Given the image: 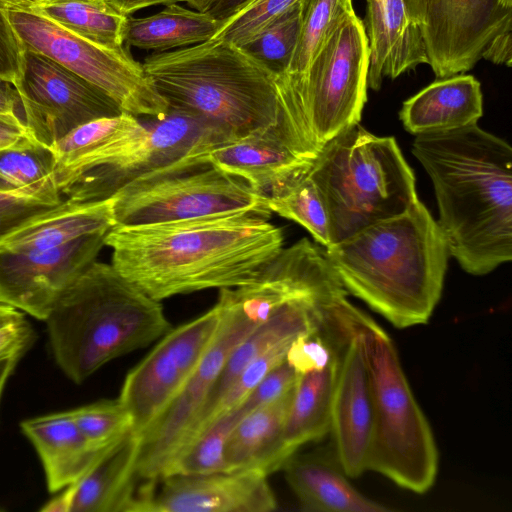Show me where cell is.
<instances>
[{
  "label": "cell",
  "mask_w": 512,
  "mask_h": 512,
  "mask_svg": "<svg viewBox=\"0 0 512 512\" xmlns=\"http://www.w3.org/2000/svg\"><path fill=\"white\" fill-rule=\"evenodd\" d=\"M298 377L295 370L284 361L269 371L239 406L248 414L273 402L292 390Z\"/></svg>",
  "instance_id": "ab89813d"
},
{
  "label": "cell",
  "mask_w": 512,
  "mask_h": 512,
  "mask_svg": "<svg viewBox=\"0 0 512 512\" xmlns=\"http://www.w3.org/2000/svg\"><path fill=\"white\" fill-rule=\"evenodd\" d=\"M211 309L171 328L123 382L119 400L132 416V432L141 436L183 389L210 346L221 321Z\"/></svg>",
  "instance_id": "5bb4252c"
},
{
  "label": "cell",
  "mask_w": 512,
  "mask_h": 512,
  "mask_svg": "<svg viewBox=\"0 0 512 512\" xmlns=\"http://www.w3.org/2000/svg\"><path fill=\"white\" fill-rule=\"evenodd\" d=\"M117 10L125 15H130L141 9L154 5H169L185 0H108Z\"/></svg>",
  "instance_id": "f6af8a7d"
},
{
  "label": "cell",
  "mask_w": 512,
  "mask_h": 512,
  "mask_svg": "<svg viewBox=\"0 0 512 512\" xmlns=\"http://www.w3.org/2000/svg\"><path fill=\"white\" fill-rule=\"evenodd\" d=\"M421 30L436 78L465 73L496 36L512 31V6L500 0H423Z\"/></svg>",
  "instance_id": "9a60e30c"
},
{
  "label": "cell",
  "mask_w": 512,
  "mask_h": 512,
  "mask_svg": "<svg viewBox=\"0 0 512 512\" xmlns=\"http://www.w3.org/2000/svg\"><path fill=\"white\" fill-rule=\"evenodd\" d=\"M250 0H213L208 12L219 21H223L241 9Z\"/></svg>",
  "instance_id": "bcb514c9"
},
{
  "label": "cell",
  "mask_w": 512,
  "mask_h": 512,
  "mask_svg": "<svg viewBox=\"0 0 512 512\" xmlns=\"http://www.w3.org/2000/svg\"><path fill=\"white\" fill-rule=\"evenodd\" d=\"M353 10L352 0H302L300 33L287 73L302 75L326 37Z\"/></svg>",
  "instance_id": "836d02e7"
},
{
  "label": "cell",
  "mask_w": 512,
  "mask_h": 512,
  "mask_svg": "<svg viewBox=\"0 0 512 512\" xmlns=\"http://www.w3.org/2000/svg\"><path fill=\"white\" fill-rule=\"evenodd\" d=\"M409 18L420 27L423 22V0H402Z\"/></svg>",
  "instance_id": "c3c4849f"
},
{
  "label": "cell",
  "mask_w": 512,
  "mask_h": 512,
  "mask_svg": "<svg viewBox=\"0 0 512 512\" xmlns=\"http://www.w3.org/2000/svg\"><path fill=\"white\" fill-rule=\"evenodd\" d=\"M294 388L252 410L236 424L224 449L227 472L250 471L268 477L282 469L295 454L285 442V425Z\"/></svg>",
  "instance_id": "603a6c76"
},
{
  "label": "cell",
  "mask_w": 512,
  "mask_h": 512,
  "mask_svg": "<svg viewBox=\"0 0 512 512\" xmlns=\"http://www.w3.org/2000/svg\"><path fill=\"white\" fill-rule=\"evenodd\" d=\"M10 25L22 48L59 63L138 118L164 115L169 105L124 46L99 45L67 30L30 8L8 7Z\"/></svg>",
  "instance_id": "9c48e42d"
},
{
  "label": "cell",
  "mask_w": 512,
  "mask_h": 512,
  "mask_svg": "<svg viewBox=\"0 0 512 512\" xmlns=\"http://www.w3.org/2000/svg\"><path fill=\"white\" fill-rule=\"evenodd\" d=\"M140 119L146 126L143 138L114 165L70 188L64 194L65 199L76 202L102 200L134 181L207 166L208 152L232 139L204 120L171 107L162 116Z\"/></svg>",
  "instance_id": "8fae6325"
},
{
  "label": "cell",
  "mask_w": 512,
  "mask_h": 512,
  "mask_svg": "<svg viewBox=\"0 0 512 512\" xmlns=\"http://www.w3.org/2000/svg\"><path fill=\"white\" fill-rule=\"evenodd\" d=\"M19 314L20 312L18 310L9 305L4 307L0 310V325Z\"/></svg>",
  "instance_id": "f907efd6"
},
{
  "label": "cell",
  "mask_w": 512,
  "mask_h": 512,
  "mask_svg": "<svg viewBox=\"0 0 512 512\" xmlns=\"http://www.w3.org/2000/svg\"><path fill=\"white\" fill-rule=\"evenodd\" d=\"M62 202H54L27 191L0 190V243L19 229L48 214Z\"/></svg>",
  "instance_id": "f35d334b"
},
{
  "label": "cell",
  "mask_w": 512,
  "mask_h": 512,
  "mask_svg": "<svg viewBox=\"0 0 512 512\" xmlns=\"http://www.w3.org/2000/svg\"><path fill=\"white\" fill-rule=\"evenodd\" d=\"M20 428L41 460L51 493L78 481L106 448L90 444L70 410L26 419Z\"/></svg>",
  "instance_id": "d4e9b609"
},
{
  "label": "cell",
  "mask_w": 512,
  "mask_h": 512,
  "mask_svg": "<svg viewBox=\"0 0 512 512\" xmlns=\"http://www.w3.org/2000/svg\"><path fill=\"white\" fill-rule=\"evenodd\" d=\"M70 1H77V0H37V4L63 3V2H70Z\"/></svg>",
  "instance_id": "f5cc1de1"
},
{
  "label": "cell",
  "mask_w": 512,
  "mask_h": 512,
  "mask_svg": "<svg viewBox=\"0 0 512 512\" xmlns=\"http://www.w3.org/2000/svg\"><path fill=\"white\" fill-rule=\"evenodd\" d=\"M368 66V39L353 10L326 37L302 75L276 76L278 130L297 155L315 159L327 141L360 123Z\"/></svg>",
  "instance_id": "8992f818"
},
{
  "label": "cell",
  "mask_w": 512,
  "mask_h": 512,
  "mask_svg": "<svg viewBox=\"0 0 512 512\" xmlns=\"http://www.w3.org/2000/svg\"><path fill=\"white\" fill-rule=\"evenodd\" d=\"M500 1H502L506 5L512 6V0H500Z\"/></svg>",
  "instance_id": "db71d44e"
},
{
  "label": "cell",
  "mask_w": 512,
  "mask_h": 512,
  "mask_svg": "<svg viewBox=\"0 0 512 512\" xmlns=\"http://www.w3.org/2000/svg\"><path fill=\"white\" fill-rule=\"evenodd\" d=\"M92 446L103 449L132 431V416L118 399L101 400L70 410Z\"/></svg>",
  "instance_id": "d590c367"
},
{
  "label": "cell",
  "mask_w": 512,
  "mask_h": 512,
  "mask_svg": "<svg viewBox=\"0 0 512 512\" xmlns=\"http://www.w3.org/2000/svg\"><path fill=\"white\" fill-rule=\"evenodd\" d=\"M26 128L17 115L0 114V150H4L28 139Z\"/></svg>",
  "instance_id": "7bdbcfd3"
},
{
  "label": "cell",
  "mask_w": 512,
  "mask_h": 512,
  "mask_svg": "<svg viewBox=\"0 0 512 512\" xmlns=\"http://www.w3.org/2000/svg\"><path fill=\"white\" fill-rule=\"evenodd\" d=\"M115 225L112 197L86 202L64 199L48 214L7 237L0 243V250H46L84 236L108 233Z\"/></svg>",
  "instance_id": "4316f807"
},
{
  "label": "cell",
  "mask_w": 512,
  "mask_h": 512,
  "mask_svg": "<svg viewBox=\"0 0 512 512\" xmlns=\"http://www.w3.org/2000/svg\"><path fill=\"white\" fill-rule=\"evenodd\" d=\"M7 8L0 1V77L12 84L19 74L22 47L10 25Z\"/></svg>",
  "instance_id": "b9f144b4"
},
{
  "label": "cell",
  "mask_w": 512,
  "mask_h": 512,
  "mask_svg": "<svg viewBox=\"0 0 512 512\" xmlns=\"http://www.w3.org/2000/svg\"><path fill=\"white\" fill-rule=\"evenodd\" d=\"M302 19V0L280 15L256 37L242 46L276 75L288 71Z\"/></svg>",
  "instance_id": "e575fe53"
},
{
  "label": "cell",
  "mask_w": 512,
  "mask_h": 512,
  "mask_svg": "<svg viewBox=\"0 0 512 512\" xmlns=\"http://www.w3.org/2000/svg\"><path fill=\"white\" fill-rule=\"evenodd\" d=\"M349 303L345 298L341 305L348 336L340 353L329 432L337 463L348 477L355 478L367 470L373 402L361 340L348 316Z\"/></svg>",
  "instance_id": "ac0fdd59"
},
{
  "label": "cell",
  "mask_w": 512,
  "mask_h": 512,
  "mask_svg": "<svg viewBox=\"0 0 512 512\" xmlns=\"http://www.w3.org/2000/svg\"><path fill=\"white\" fill-rule=\"evenodd\" d=\"M106 235L40 251L0 250V301L45 321L61 295L95 261Z\"/></svg>",
  "instance_id": "2e32d148"
},
{
  "label": "cell",
  "mask_w": 512,
  "mask_h": 512,
  "mask_svg": "<svg viewBox=\"0 0 512 512\" xmlns=\"http://www.w3.org/2000/svg\"><path fill=\"white\" fill-rule=\"evenodd\" d=\"M30 9L78 36L102 46H124L127 15L108 0L36 4Z\"/></svg>",
  "instance_id": "f546056e"
},
{
  "label": "cell",
  "mask_w": 512,
  "mask_h": 512,
  "mask_svg": "<svg viewBox=\"0 0 512 512\" xmlns=\"http://www.w3.org/2000/svg\"><path fill=\"white\" fill-rule=\"evenodd\" d=\"M20 358H21V356H13L11 358H8V359L0 362V399L3 394L5 385L9 379L10 375L13 373Z\"/></svg>",
  "instance_id": "7dc6e473"
},
{
  "label": "cell",
  "mask_w": 512,
  "mask_h": 512,
  "mask_svg": "<svg viewBox=\"0 0 512 512\" xmlns=\"http://www.w3.org/2000/svg\"><path fill=\"white\" fill-rule=\"evenodd\" d=\"M140 437L132 431L98 455L83 476L47 502L42 511L128 512L135 495Z\"/></svg>",
  "instance_id": "ffe728a7"
},
{
  "label": "cell",
  "mask_w": 512,
  "mask_h": 512,
  "mask_svg": "<svg viewBox=\"0 0 512 512\" xmlns=\"http://www.w3.org/2000/svg\"><path fill=\"white\" fill-rule=\"evenodd\" d=\"M51 148L28 138L18 145L0 150V190L27 191L54 202H62L54 177Z\"/></svg>",
  "instance_id": "4dcf8cb0"
},
{
  "label": "cell",
  "mask_w": 512,
  "mask_h": 512,
  "mask_svg": "<svg viewBox=\"0 0 512 512\" xmlns=\"http://www.w3.org/2000/svg\"><path fill=\"white\" fill-rule=\"evenodd\" d=\"M348 316L361 340L373 402L367 470L423 494L438 473L439 454L432 429L389 334L351 303Z\"/></svg>",
  "instance_id": "ba28073f"
},
{
  "label": "cell",
  "mask_w": 512,
  "mask_h": 512,
  "mask_svg": "<svg viewBox=\"0 0 512 512\" xmlns=\"http://www.w3.org/2000/svg\"><path fill=\"white\" fill-rule=\"evenodd\" d=\"M35 339V333L23 314L0 325V362L13 356H23Z\"/></svg>",
  "instance_id": "60d3db41"
},
{
  "label": "cell",
  "mask_w": 512,
  "mask_h": 512,
  "mask_svg": "<svg viewBox=\"0 0 512 512\" xmlns=\"http://www.w3.org/2000/svg\"><path fill=\"white\" fill-rule=\"evenodd\" d=\"M6 82H8V81H6V80H4V79L0 78V85L4 84V83H6Z\"/></svg>",
  "instance_id": "9f6ffc18"
},
{
  "label": "cell",
  "mask_w": 512,
  "mask_h": 512,
  "mask_svg": "<svg viewBox=\"0 0 512 512\" xmlns=\"http://www.w3.org/2000/svg\"><path fill=\"white\" fill-rule=\"evenodd\" d=\"M220 21L208 12L178 3L146 17H127L124 44L142 50L166 52L210 40Z\"/></svg>",
  "instance_id": "83f0119b"
},
{
  "label": "cell",
  "mask_w": 512,
  "mask_h": 512,
  "mask_svg": "<svg viewBox=\"0 0 512 512\" xmlns=\"http://www.w3.org/2000/svg\"><path fill=\"white\" fill-rule=\"evenodd\" d=\"M7 7L31 8L37 4V0H0Z\"/></svg>",
  "instance_id": "681fc988"
},
{
  "label": "cell",
  "mask_w": 512,
  "mask_h": 512,
  "mask_svg": "<svg viewBox=\"0 0 512 512\" xmlns=\"http://www.w3.org/2000/svg\"><path fill=\"white\" fill-rule=\"evenodd\" d=\"M347 293L398 329L426 324L440 300L450 256L427 208L368 226L324 248Z\"/></svg>",
  "instance_id": "3957f363"
},
{
  "label": "cell",
  "mask_w": 512,
  "mask_h": 512,
  "mask_svg": "<svg viewBox=\"0 0 512 512\" xmlns=\"http://www.w3.org/2000/svg\"><path fill=\"white\" fill-rule=\"evenodd\" d=\"M245 415L238 405L213 420L176 455L163 476L226 472L225 445L231 431Z\"/></svg>",
  "instance_id": "1f68e13d"
},
{
  "label": "cell",
  "mask_w": 512,
  "mask_h": 512,
  "mask_svg": "<svg viewBox=\"0 0 512 512\" xmlns=\"http://www.w3.org/2000/svg\"><path fill=\"white\" fill-rule=\"evenodd\" d=\"M45 322L57 365L77 384L171 329L160 301L112 264L97 261L61 295Z\"/></svg>",
  "instance_id": "277c9868"
},
{
  "label": "cell",
  "mask_w": 512,
  "mask_h": 512,
  "mask_svg": "<svg viewBox=\"0 0 512 512\" xmlns=\"http://www.w3.org/2000/svg\"><path fill=\"white\" fill-rule=\"evenodd\" d=\"M112 266L151 298L251 282L283 248L282 229L256 213L114 226Z\"/></svg>",
  "instance_id": "6da1fadb"
},
{
  "label": "cell",
  "mask_w": 512,
  "mask_h": 512,
  "mask_svg": "<svg viewBox=\"0 0 512 512\" xmlns=\"http://www.w3.org/2000/svg\"><path fill=\"white\" fill-rule=\"evenodd\" d=\"M6 306H7V304H5V303H3V302H1V301H0V310H1V309H3V308H4V307H6Z\"/></svg>",
  "instance_id": "11a10c76"
},
{
  "label": "cell",
  "mask_w": 512,
  "mask_h": 512,
  "mask_svg": "<svg viewBox=\"0 0 512 512\" xmlns=\"http://www.w3.org/2000/svg\"><path fill=\"white\" fill-rule=\"evenodd\" d=\"M271 212L304 227L322 247L330 246L327 212L309 171L267 197Z\"/></svg>",
  "instance_id": "d6a6232c"
},
{
  "label": "cell",
  "mask_w": 512,
  "mask_h": 512,
  "mask_svg": "<svg viewBox=\"0 0 512 512\" xmlns=\"http://www.w3.org/2000/svg\"><path fill=\"white\" fill-rule=\"evenodd\" d=\"M300 0H250L229 18L220 21L210 40L244 46Z\"/></svg>",
  "instance_id": "8d00e7d4"
},
{
  "label": "cell",
  "mask_w": 512,
  "mask_h": 512,
  "mask_svg": "<svg viewBox=\"0 0 512 512\" xmlns=\"http://www.w3.org/2000/svg\"><path fill=\"white\" fill-rule=\"evenodd\" d=\"M291 343L287 342L278 345L248 364L229 386L191 440L201 433L213 420L237 407L269 371L284 362Z\"/></svg>",
  "instance_id": "74e56055"
},
{
  "label": "cell",
  "mask_w": 512,
  "mask_h": 512,
  "mask_svg": "<svg viewBox=\"0 0 512 512\" xmlns=\"http://www.w3.org/2000/svg\"><path fill=\"white\" fill-rule=\"evenodd\" d=\"M482 115L481 84L465 73L438 78L404 101L399 112L406 131L416 136L477 124Z\"/></svg>",
  "instance_id": "cb8c5ba5"
},
{
  "label": "cell",
  "mask_w": 512,
  "mask_h": 512,
  "mask_svg": "<svg viewBox=\"0 0 512 512\" xmlns=\"http://www.w3.org/2000/svg\"><path fill=\"white\" fill-rule=\"evenodd\" d=\"M115 226H138L233 213L269 218L267 197L212 165L134 181L112 196Z\"/></svg>",
  "instance_id": "30bf717a"
},
{
  "label": "cell",
  "mask_w": 512,
  "mask_h": 512,
  "mask_svg": "<svg viewBox=\"0 0 512 512\" xmlns=\"http://www.w3.org/2000/svg\"><path fill=\"white\" fill-rule=\"evenodd\" d=\"M450 256L482 276L512 259V149L477 124L417 135Z\"/></svg>",
  "instance_id": "7a4b0ae2"
},
{
  "label": "cell",
  "mask_w": 512,
  "mask_h": 512,
  "mask_svg": "<svg viewBox=\"0 0 512 512\" xmlns=\"http://www.w3.org/2000/svg\"><path fill=\"white\" fill-rule=\"evenodd\" d=\"M216 303L222 316L210 346L177 397L140 436L136 479L153 481L165 474L190 439L228 357L259 325L243 312L226 288L220 289Z\"/></svg>",
  "instance_id": "7c38bea8"
},
{
  "label": "cell",
  "mask_w": 512,
  "mask_h": 512,
  "mask_svg": "<svg viewBox=\"0 0 512 512\" xmlns=\"http://www.w3.org/2000/svg\"><path fill=\"white\" fill-rule=\"evenodd\" d=\"M362 22L369 47L368 88L378 91L384 78L428 64L421 27L409 18L402 0H366Z\"/></svg>",
  "instance_id": "7402d4cb"
},
{
  "label": "cell",
  "mask_w": 512,
  "mask_h": 512,
  "mask_svg": "<svg viewBox=\"0 0 512 512\" xmlns=\"http://www.w3.org/2000/svg\"><path fill=\"white\" fill-rule=\"evenodd\" d=\"M512 31H507L496 36L486 47L482 59L497 65H512Z\"/></svg>",
  "instance_id": "ee69618b"
},
{
  "label": "cell",
  "mask_w": 512,
  "mask_h": 512,
  "mask_svg": "<svg viewBox=\"0 0 512 512\" xmlns=\"http://www.w3.org/2000/svg\"><path fill=\"white\" fill-rule=\"evenodd\" d=\"M145 133L143 121L126 112L92 120L71 131L51 148L60 194L82 179L114 165Z\"/></svg>",
  "instance_id": "d6986e66"
},
{
  "label": "cell",
  "mask_w": 512,
  "mask_h": 512,
  "mask_svg": "<svg viewBox=\"0 0 512 512\" xmlns=\"http://www.w3.org/2000/svg\"><path fill=\"white\" fill-rule=\"evenodd\" d=\"M340 353L341 350L323 370L298 377L285 425V442L293 453L330 431L332 396Z\"/></svg>",
  "instance_id": "f1b7e54d"
},
{
  "label": "cell",
  "mask_w": 512,
  "mask_h": 512,
  "mask_svg": "<svg viewBox=\"0 0 512 512\" xmlns=\"http://www.w3.org/2000/svg\"><path fill=\"white\" fill-rule=\"evenodd\" d=\"M1 78V77H0Z\"/></svg>",
  "instance_id": "6f0895ef"
},
{
  "label": "cell",
  "mask_w": 512,
  "mask_h": 512,
  "mask_svg": "<svg viewBox=\"0 0 512 512\" xmlns=\"http://www.w3.org/2000/svg\"><path fill=\"white\" fill-rule=\"evenodd\" d=\"M205 160L266 197L307 173L314 161L297 155L277 128L260 129L225 141L211 149Z\"/></svg>",
  "instance_id": "44dd1931"
},
{
  "label": "cell",
  "mask_w": 512,
  "mask_h": 512,
  "mask_svg": "<svg viewBox=\"0 0 512 512\" xmlns=\"http://www.w3.org/2000/svg\"><path fill=\"white\" fill-rule=\"evenodd\" d=\"M301 508L314 512H385L347 479L339 464L316 453L293 454L282 467Z\"/></svg>",
  "instance_id": "484cf974"
},
{
  "label": "cell",
  "mask_w": 512,
  "mask_h": 512,
  "mask_svg": "<svg viewBox=\"0 0 512 512\" xmlns=\"http://www.w3.org/2000/svg\"><path fill=\"white\" fill-rule=\"evenodd\" d=\"M276 508L267 476L226 471L144 481L136 488L129 512H270Z\"/></svg>",
  "instance_id": "e0dca14e"
},
{
  "label": "cell",
  "mask_w": 512,
  "mask_h": 512,
  "mask_svg": "<svg viewBox=\"0 0 512 512\" xmlns=\"http://www.w3.org/2000/svg\"><path fill=\"white\" fill-rule=\"evenodd\" d=\"M142 65L169 107L190 113L231 138L278 129L277 75L241 46L208 40L154 52Z\"/></svg>",
  "instance_id": "5b68a950"
},
{
  "label": "cell",
  "mask_w": 512,
  "mask_h": 512,
  "mask_svg": "<svg viewBox=\"0 0 512 512\" xmlns=\"http://www.w3.org/2000/svg\"><path fill=\"white\" fill-rule=\"evenodd\" d=\"M22 122L33 141L52 148L77 127L123 111L101 89L52 59L22 48L12 83Z\"/></svg>",
  "instance_id": "4fadbf2b"
},
{
  "label": "cell",
  "mask_w": 512,
  "mask_h": 512,
  "mask_svg": "<svg viewBox=\"0 0 512 512\" xmlns=\"http://www.w3.org/2000/svg\"><path fill=\"white\" fill-rule=\"evenodd\" d=\"M309 176L323 200L330 246L405 213L417 200L415 177L394 137L354 124L320 149Z\"/></svg>",
  "instance_id": "52a82bcc"
},
{
  "label": "cell",
  "mask_w": 512,
  "mask_h": 512,
  "mask_svg": "<svg viewBox=\"0 0 512 512\" xmlns=\"http://www.w3.org/2000/svg\"><path fill=\"white\" fill-rule=\"evenodd\" d=\"M195 10L206 12L213 0H185Z\"/></svg>",
  "instance_id": "816d5d0a"
}]
</instances>
